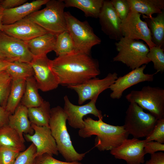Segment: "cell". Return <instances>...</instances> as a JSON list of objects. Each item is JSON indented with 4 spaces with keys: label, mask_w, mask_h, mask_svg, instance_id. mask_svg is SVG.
<instances>
[{
    "label": "cell",
    "mask_w": 164,
    "mask_h": 164,
    "mask_svg": "<svg viewBox=\"0 0 164 164\" xmlns=\"http://www.w3.org/2000/svg\"><path fill=\"white\" fill-rule=\"evenodd\" d=\"M49 65L59 85L67 87L82 83L101 73L97 60L90 55L75 52L49 59Z\"/></svg>",
    "instance_id": "6da1fadb"
},
{
    "label": "cell",
    "mask_w": 164,
    "mask_h": 164,
    "mask_svg": "<svg viewBox=\"0 0 164 164\" xmlns=\"http://www.w3.org/2000/svg\"><path fill=\"white\" fill-rule=\"evenodd\" d=\"M103 119L95 120L90 117L84 119V126L78 131L83 138L96 136L94 146L100 151L111 150L120 146L129 135L123 126H114L104 122Z\"/></svg>",
    "instance_id": "7a4b0ae2"
},
{
    "label": "cell",
    "mask_w": 164,
    "mask_h": 164,
    "mask_svg": "<svg viewBox=\"0 0 164 164\" xmlns=\"http://www.w3.org/2000/svg\"><path fill=\"white\" fill-rule=\"evenodd\" d=\"M67 116L63 108L57 106L51 108L49 127L57 148L66 162L81 161L87 152L79 153L75 149L66 126Z\"/></svg>",
    "instance_id": "3957f363"
},
{
    "label": "cell",
    "mask_w": 164,
    "mask_h": 164,
    "mask_svg": "<svg viewBox=\"0 0 164 164\" xmlns=\"http://www.w3.org/2000/svg\"><path fill=\"white\" fill-rule=\"evenodd\" d=\"M43 9L36 11L26 17L48 33L57 36L67 30L63 0H49Z\"/></svg>",
    "instance_id": "277c9868"
},
{
    "label": "cell",
    "mask_w": 164,
    "mask_h": 164,
    "mask_svg": "<svg viewBox=\"0 0 164 164\" xmlns=\"http://www.w3.org/2000/svg\"><path fill=\"white\" fill-rule=\"evenodd\" d=\"M67 30L74 47V52L90 55L92 48L101 40L94 33L87 21H81L69 12H65Z\"/></svg>",
    "instance_id": "5b68a950"
},
{
    "label": "cell",
    "mask_w": 164,
    "mask_h": 164,
    "mask_svg": "<svg viewBox=\"0 0 164 164\" xmlns=\"http://www.w3.org/2000/svg\"><path fill=\"white\" fill-rule=\"evenodd\" d=\"M115 45L118 53L113 61L121 62L132 70L151 62L147 56L149 47L142 41L123 37Z\"/></svg>",
    "instance_id": "8992f818"
},
{
    "label": "cell",
    "mask_w": 164,
    "mask_h": 164,
    "mask_svg": "<svg viewBox=\"0 0 164 164\" xmlns=\"http://www.w3.org/2000/svg\"><path fill=\"white\" fill-rule=\"evenodd\" d=\"M130 103L134 102L149 111L158 119L164 118V89L149 85L141 90H132L125 96Z\"/></svg>",
    "instance_id": "52a82bcc"
},
{
    "label": "cell",
    "mask_w": 164,
    "mask_h": 164,
    "mask_svg": "<svg viewBox=\"0 0 164 164\" xmlns=\"http://www.w3.org/2000/svg\"><path fill=\"white\" fill-rule=\"evenodd\" d=\"M158 119L134 102L130 103L126 112L125 129L133 138H138L147 137L152 132Z\"/></svg>",
    "instance_id": "ba28073f"
},
{
    "label": "cell",
    "mask_w": 164,
    "mask_h": 164,
    "mask_svg": "<svg viewBox=\"0 0 164 164\" xmlns=\"http://www.w3.org/2000/svg\"><path fill=\"white\" fill-rule=\"evenodd\" d=\"M118 76L116 72L109 73L103 79L96 77L81 84L69 86L67 87L73 90L77 93L78 97V103L81 105L87 100L98 97L101 93L109 88L118 78Z\"/></svg>",
    "instance_id": "9c48e42d"
},
{
    "label": "cell",
    "mask_w": 164,
    "mask_h": 164,
    "mask_svg": "<svg viewBox=\"0 0 164 164\" xmlns=\"http://www.w3.org/2000/svg\"><path fill=\"white\" fill-rule=\"evenodd\" d=\"M141 15L130 11L127 16L122 20V34L123 37L129 39L144 41L150 49L156 46L152 41L147 23L141 19Z\"/></svg>",
    "instance_id": "30bf717a"
},
{
    "label": "cell",
    "mask_w": 164,
    "mask_h": 164,
    "mask_svg": "<svg viewBox=\"0 0 164 164\" xmlns=\"http://www.w3.org/2000/svg\"><path fill=\"white\" fill-rule=\"evenodd\" d=\"M97 98H93L85 104L77 105L72 104L67 96L65 95L64 97L63 109L67 115L69 125L75 129L83 128L84 126L83 117L88 114H92L99 119H103L101 111L98 109L96 106Z\"/></svg>",
    "instance_id": "8fae6325"
},
{
    "label": "cell",
    "mask_w": 164,
    "mask_h": 164,
    "mask_svg": "<svg viewBox=\"0 0 164 164\" xmlns=\"http://www.w3.org/2000/svg\"><path fill=\"white\" fill-rule=\"evenodd\" d=\"M0 50L9 62L31 63L34 56L24 41L0 31Z\"/></svg>",
    "instance_id": "7c38bea8"
},
{
    "label": "cell",
    "mask_w": 164,
    "mask_h": 164,
    "mask_svg": "<svg viewBox=\"0 0 164 164\" xmlns=\"http://www.w3.org/2000/svg\"><path fill=\"white\" fill-rule=\"evenodd\" d=\"M146 66V65H143L123 76L118 77L109 87L112 91L110 97L113 99H120L124 91L131 86L142 82H152L154 75L157 73L152 74L144 73Z\"/></svg>",
    "instance_id": "4fadbf2b"
},
{
    "label": "cell",
    "mask_w": 164,
    "mask_h": 164,
    "mask_svg": "<svg viewBox=\"0 0 164 164\" xmlns=\"http://www.w3.org/2000/svg\"><path fill=\"white\" fill-rule=\"evenodd\" d=\"M146 141L133 138L127 139L117 147L110 150L115 159L125 160L128 164H142L145 162L144 148Z\"/></svg>",
    "instance_id": "5bb4252c"
},
{
    "label": "cell",
    "mask_w": 164,
    "mask_h": 164,
    "mask_svg": "<svg viewBox=\"0 0 164 164\" xmlns=\"http://www.w3.org/2000/svg\"><path fill=\"white\" fill-rule=\"evenodd\" d=\"M31 125L34 131L33 134H24L23 136L27 141L32 142L36 146V157L45 153L58 155L59 152L50 127L38 126L32 124Z\"/></svg>",
    "instance_id": "9a60e30c"
},
{
    "label": "cell",
    "mask_w": 164,
    "mask_h": 164,
    "mask_svg": "<svg viewBox=\"0 0 164 164\" xmlns=\"http://www.w3.org/2000/svg\"><path fill=\"white\" fill-rule=\"evenodd\" d=\"M49 60L47 56L34 57L30 63L38 87L43 92L56 89L59 85L56 76L49 67Z\"/></svg>",
    "instance_id": "2e32d148"
},
{
    "label": "cell",
    "mask_w": 164,
    "mask_h": 164,
    "mask_svg": "<svg viewBox=\"0 0 164 164\" xmlns=\"http://www.w3.org/2000/svg\"><path fill=\"white\" fill-rule=\"evenodd\" d=\"M98 18L102 31L110 39L118 41L123 37L121 29L122 20L110 1L104 0Z\"/></svg>",
    "instance_id": "e0dca14e"
},
{
    "label": "cell",
    "mask_w": 164,
    "mask_h": 164,
    "mask_svg": "<svg viewBox=\"0 0 164 164\" xmlns=\"http://www.w3.org/2000/svg\"><path fill=\"white\" fill-rule=\"evenodd\" d=\"M1 31L24 41L48 32L26 17L12 24L3 25Z\"/></svg>",
    "instance_id": "ac0fdd59"
},
{
    "label": "cell",
    "mask_w": 164,
    "mask_h": 164,
    "mask_svg": "<svg viewBox=\"0 0 164 164\" xmlns=\"http://www.w3.org/2000/svg\"><path fill=\"white\" fill-rule=\"evenodd\" d=\"M49 0H36L30 2H26L15 8L5 9L0 12L2 15V25L13 24L37 11Z\"/></svg>",
    "instance_id": "d6986e66"
},
{
    "label": "cell",
    "mask_w": 164,
    "mask_h": 164,
    "mask_svg": "<svg viewBox=\"0 0 164 164\" xmlns=\"http://www.w3.org/2000/svg\"><path fill=\"white\" fill-rule=\"evenodd\" d=\"M8 124L16 130L24 140V134L32 135L34 133L28 117V108L21 103L13 113L9 115Z\"/></svg>",
    "instance_id": "ffe728a7"
},
{
    "label": "cell",
    "mask_w": 164,
    "mask_h": 164,
    "mask_svg": "<svg viewBox=\"0 0 164 164\" xmlns=\"http://www.w3.org/2000/svg\"><path fill=\"white\" fill-rule=\"evenodd\" d=\"M56 37L48 32L24 42L34 57L47 56L48 53L53 51Z\"/></svg>",
    "instance_id": "44dd1931"
},
{
    "label": "cell",
    "mask_w": 164,
    "mask_h": 164,
    "mask_svg": "<svg viewBox=\"0 0 164 164\" xmlns=\"http://www.w3.org/2000/svg\"><path fill=\"white\" fill-rule=\"evenodd\" d=\"M130 11L148 16L162 13L164 10V0H127Z\"/></svg>",
    "instance_id": "7402d4cb"
},
{
    "label": "cell",
    "mask_w": 164,
    "mask_h": 164,
    "mask_svg": "<svg viewBox=\"0 0 164 164\" xmlns=\"http://www.w3.org/2000/svg\"><path fill=\"white\" fill-rule=\"evenodd\" d=\"M25 140L8 124L0 127V147L13 149L20 152L26 149Z\"/></svg>",
    "instance_id": "603a6c76"
},
{
    "label": "cell",
    "mask_w": 164,
    "mask_h": 164,
    "mask_svg": "<svg viewBox=\"0 0 164 164\" xmlns=\"http://www.w3.org/2000/svg\"><path fill=\"white\" fill-rule=\"evenodd\" d=\"M150 30L152 40L155 45L164 48V11L156 16L148 17L143 15Z\"/></svg>",
    "instance_id": "cb8c5ba5"
},
{
    "label": "cell",
    "mask_w": 164,
    "mask_h": 164,
    "mask_svg": "<svg viewBox=\"0 0 164 164\" xmlns=\"http://www.w3.org/2000/svg\"><path fill=\"white\" fill-rule=\"evenodd\" d=\"M66 7H73L82 10L86 17L98 18L103 0H63Z\"/></svg>",
    "instance_id": "d4e9b609"
},
{
    "label": "cell",
    "mask_w": 164,
    "mask_h": 164,
    "mask_svg": "<svg viewBox=\"0 0 164 164\" xmlns=\"http://www.w3.org/2000/svg\"><path fill=\"white\" fill-rule=\"evenodd\" d=\"M38 90L34 77L27 78L25 92L20 103L28 108L40 105L44 100L39 94Z\"/></svg>",
    "instance_id": "484cf974"
},
{
    "label": "cell",
    "mask_w": 164,
    "mask_h": 164,
    "mask_svg": "<svg viewBox=\"0 0 164 164\" xmlns=\"http://www.w3.org/2000/svg\"><path fill=\"white\" fill-rule=\"evenodd\" d=\"M51 109L49 102L44 100L38 107L28 108L31 123L38 126L49 127Z\"/></svg>",
    "instance_id": "4316f807"
},
{
    "label": "cell",
    "mask_w": 164,
    "mask_h": 164,
    "mask_svg": "<svg viewBox=\"0 0 164 164\" xmlns=\"http://www.w3.org/2000/svg\"><path fill=\"white\" fill-rule=\"evenodd\" d=\"M26 80L25 79L12 80L5 108L6 111L10 114L13 113L21 102L25 91Z\"/></svg>",
    "instance_id": "83f0119b"
},
{
    "label": "cell",
    "mask_w": 164,
    "mask_h": 164,
    "mask_svg": "<svg viewBox=\"0 0 164 164\" xmlns=\"http://www.w3.org/2000/svg\"><path fill=\"white\" fill-rule=\"evenodd\" d=\"M5 70L12 80L26 79L34 74L31 63L19 61L10 62Z\"/></svg>",
    "instance_id": "f1b7e54d"
},
{
    "label": "cell",
    "mask_w": 164,
    "mask_h": 164,
    "mask_svg": "<svg viewBox=\"0 0 164 164\" xmlns=\"http://www.w3.org/2000/svg\"><path fill=\"white\" fill-rule=\"evenodd\" d=\"M53 51L57 56L74 52L73 42L67 30L56 36Z\"/></svg>",
    "instance_id": "f546056e"
},
{
    "label": "cell",
    "mask_w": 164,
    "mask_h": 164,
    "mask_svg": "<svg viewBox=\"0 0 164 164\" xmlns=\"http://www.w3.org/2000/svg\"><path fill=\"white\" fill-rule=\"evenodd\" d=\"M12 79L5 70L0 72V105L5 108Z\"/></svg>",
    "instance_id": "4dcf8cb0"
},
{
    "label": "cell",
    "mask_w": 164,
    "mask_h": 164,
    "mask_svg": "<svg viewBox=\"0 0 164 164\" xmlns=\"http://www.w3.org/2000/svg\"><path fill=\"white\" fill-rule=\"evenodd\" d=\"M147 56L153 64V67L157 73L164 71V50L155 46L149 49Z\"/></svg>",
    "instance_id": "1f68e13d"
},
{
    "label": "cell",
    "mask_w": 164,
    "mask_h": 164,
    "mask_svg": "<svg viewBox=\"0 0 164 164\" xmlns=\"http://www.w3.org/2000/svg\"><path fill=\"white\" fill-rule=\"evenodd\" d=\"M36 148L32 143L23 151L19 152L13 164H35Z\"/></svg>",
    "instance_id": "d6a6232c"
},
{
    "label": "cell",
    "mask_w": 164,
    "mask_h": 164,
    "mask_svg": "<svg viewBox=\"0 0 164 164\" xmlns=\"http://www.w3.org/2000/svg\"><path fill=\"white\" fill-rule=\"evenodd\" d=\"M146 142L153 141L164 143V118L158 119L151 133L146 137Z\"/></svg>",
    "instance_id": "836d02e7"
},
{
    "label": "cell",
    "mask_w": 164,
    "mask_h": 164,
    "mask_svg": "<svg viewBox=\"0 0 164 164\" xmlns=\"http://www.w3.org/2000/svg\"><path fill=\"white\" fill-rule=\"evenodd\" d=\"M20 152L12 148L0 147V164H13Z\"/></svg>",
    "instance_id": "e575fe53"
},
{
    "label": "cell",
    "mask_w": 164,
    "mask_h": 164,
    "mask_svg": "<svg viewBox=\"0 0 164 164\" xmlns=\"http://www.w3.org/2000/svg\"><path fill=\"white\" fill-rule=\"evenodd\" d=\"M111 3L118 16L122 20L124 19L130 12L127 0H111Z\"/></svg>",
    "instance_id": "d590c367"
},
{
    "label": "cell",
    "mask_w": 164,
    "mask_h": 164,
    "mask_svg": "<svg viewBox=\"0 0 164 164\" xmlns=\"http://www.w3.org/2000/svg\"><path fill=\"white\" fill-rule=\"evenodd\" d=\"M35 164H83L79 162H63L59 160L48 153H45L36 158Z\"/></svg>",
    "instance_id": "8d00e7d4"
},
{
    "label": "cell",
    "mask_w": 164,
    "mask_h": 164,
    "mask_svg": "<svg viewBox=\"0 0 164 164\" xmlns=\"http://www.w3.org/2000/svg\"><path fill=\"white\" fill-rule=\"evenodd\" d=\"M145 155L153 154L158 151H164V144L158 142L149 141L145 142L144 148Z\"/></svg>",
    "instance_id": "74e56055"
},
{
    "label": "cell",
    "mask_w": 164,
    "mask_h": 164,
    "mask_svg": "<svg viewBox=\"0 0 164 164\" xmlns=\"http://www.w3.org/2000/svg\"><path fill=\"white\" fill-rule=\"evenodd\" d=\"M26 0H0V12L5 9H10L26 2Z\"/></svg>",
    "instance_id": "f35d334b"
},
{
    "label": "cell",
    "mask_w": 164,
    "mask_h": 164,
    "mask_svg": "<svg viewBox=\"0 0 164 164\" xmlns=\"http://www.w3.org/2000/svg\"><path fill=\"white\" fill-rule=\"evenodd\" d=\"M144 164H164V153L155 152L151 154L150 159Z\"/></svg>",
    "instance_id": "ab89813d"
},
{
    "label": "cell",
    "mask_w": 164,
    "mask_h": 164,
    "mask_svg": "<svg viewBox=\"0 0 164 164\" xmlns=\"http://www.w3.org/2000/svg\"><path fill=\"white\" fill-rule=\"evenodd\" d=\"M10 114L5 108L0 105V127L8 124Z\"/></svg>",
    "instance_id": "60d3db41"
},
{
    "label": "cell",
    "mask_w": 164,
    "mask_h": 164,
    "mask_svg": "<svg viewBox=\"0 0 164 164\" xmlns=\"http://www.w3.org/2000/svg\"><path fill=\"white\" fill-rule=\"evenodd\" d=\"M9 62L5 59H0V72L5 70Z\"/></svg>",
    "instance_id": "b9f144b4"
},
{
    "label": "cell",
    "mask_w": 164,
    "mask_h": 164,
    "mask_svg": "<svg viewBox=\"0 0 164 164\" xmlns=\"http://www.w3.org/2000/svg\"><path fill=\"white\" fill-rule=\"evenodd\" d=\"M2 15L1 13H0V31L1 30L2 26L3 25L2 22Z\"/></svg>",
    "instance_id": "7bdbcfd3"
},
{
    "label": "cell",
    "mask_w": 164,
    "mask_h": 164,
    "mask_svg": "<svg viewBox=\"0 0 164 164\" xmlns=\"http://www.w3.org/2000/svg\"><path fill=\"white\" fill-rule=\"evenodd\" d=\"M0 59H5V56L3 55V54L2 53V52L0 50Z\"/></svg>",
    "instance_id": "ee69618b"
}]
</instances>
